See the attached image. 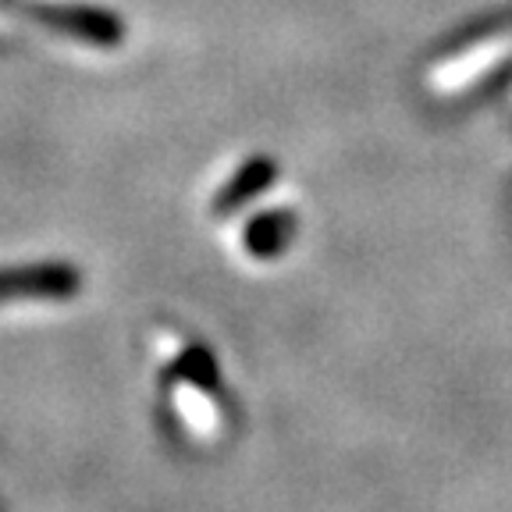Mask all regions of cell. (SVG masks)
<instances>
[{"label": "cell", "mask_w": 512, "mask_h": 512, "mask_svg": "<svg viewBox=\"0 0 512 512\" xmlns=\"http://www.w3.org/2000/svg\"><path fill=\"white\" fill-rule=\"evenodd\" d=\"M175 374H178V381H185V384H192V388H214V381H217V363H214V356H210L207 349H200V345H192V349H185L182 356L175 360Z\"/></svg>", "instance_id": "8992f818"}, {"label": "cell", "mask_w": 512, "mask_h": 512, "mask_svg": "<svg viewBox=\"0 0 512 512\" xmlns=\"http://www.w3.org/2000/svg\"><path fill=\"white\" fill-rule=\"evenodd\" d=\"M271 182H274V164H271V160H264V157L249 160V164H242V168L235 171L228 182H224V189L217 192L214 210H217V214H232V210H239L242 203L256 200V196H260V192H264Z\"/></svg>", "instance_id": "277c9868"}, {"label": "cell", "mask_w": 512, "mask_h": 512, "mask_svg": "<svg viewBox=\"0 0 512 512\" xmlns=\"http://www.w3.org/2000/svg\"><path fill=\"white\" fill-rule=\"evenodd\" d=\"M509 47H512L509 36H491V40L473 43V47H466L459 57H452V61H445V64L434 68V75H431L434 89H438V93H456V89H466L473 79L488 75L491 68L509 54Z\"/></svg>", "instance_id": "3957f363"}, {"label": "cell", "mask_w": 512, "mask_h": 512, "mask_svg": "<svg viewBox=\"0 0 512 512\" xmlns=\"http://www.w3.org/2000/svg\"><path fill=\"white\" fill-rule=\"evenodd\" d=\"M82 292L79 267L64 260H47V264H22L0 267V303H18V299H50L64 303Z\"/></svg>", "instance_id": "7a4b0ae2"}, {"label": "cell", "mask_w": 512, "mask_h": 512, "mask_svg": "<svg viewBox=\"0 0 512 512\" xmlns=\"http://www.w3.org/2000/svg\"><path fill=\"white\" fill-rule=\"evenodd\" d=\"M288 239H292V214H281V210L253 217L246 224V232H242L246 249L253 256H260V260H271L274 253H281Z\"/></svg>", "instance_id": "5b68a950"}, {"label": "cell", "mask_w": 512, "mask_h": 512, "mask_svg": "<svg viewBox=\"0 0 512 512\" xmlns=\"http://www.w3.org/2000/svg\"><path fill=\"white\" fill-rule=\"evenodd\" d=\"M22 11L47 32L68 36L89 47H121L125 40V22L114 11L93 8V4H61V0H32Z\"/></svg>", "instance_id": "6da1fadb"}]
</instances>
